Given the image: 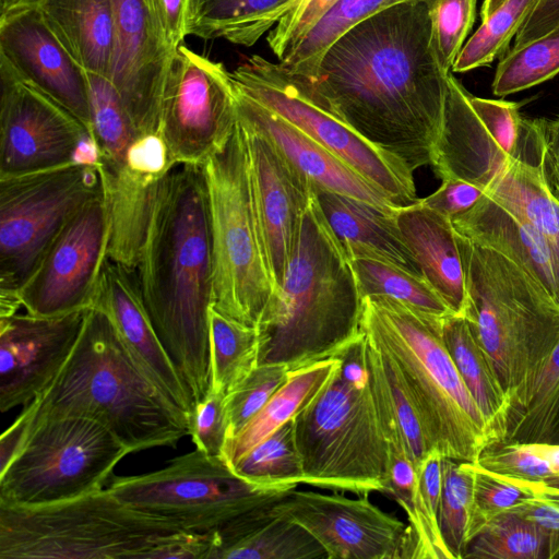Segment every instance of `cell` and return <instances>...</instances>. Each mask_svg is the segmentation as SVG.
Returning <instances> with one entry per match:
<instances>
[{
	"mask_svg": "<svg viewBox=\"0 0 559 559\" xmlns=\"http://www.w3.org/2000/svg\"><path fill=\"white\" fill-rule=\"evenodd\" d=\"M445 318L383 296L361 299V332L395 364L433 449L476 463L495 441L442 336Z\"/></svg>",
	"mask_w": 559,
	"mask_h": 559,
	"instance_id": "cell-6",
	"label": "cell"
},
{
	"mask_svg": "<svg viewBox=\"0 0 559 559\" xmlns=\"http://www.w3.org/2000/svg\"><path fill=\"white\" fill-rule=\"evenodd\" d=\"M115 41L109 80L140 135L158 133L160 100L175 55L155 0H110Z\"/></svg>",
	"mask_w": 559,
	"mask_h": 559,
	"instance_id": "cell-19",
	"label": "cell"
},
{
	"mask_svg": "<svg viewBox=\"0 0 559 559\" xmlns=\"http://www.w3.org/2000/svg\"><path fill=\"white\" fill-rule=\"evenodd\" d=\"M537 483L546 488L559 491V475L548 477V478L537 481Z\"/></svg>",
	"mask_w": 559,
	"mask_h": 559,
	"instance_id": "cell-62",
	"label": "cell"
},
{
	"mask_svg": "<svg viewBox=\"0 0 559 559\" xmlns=\"http://www.w3.org/2000/svg\"><path fill=\"white\" fill-rule=\"evenodd\" d=\"M297 0H186L185 35L251 47Z\"/></svg>",
	"mask_w": 559,
	"mask_h": 559,
	"instance_id": "cell-31",
	"label": "cell"
},
{
	"mask_svg": "<svg viewBox=\"0 0 559 559\" xmlns=\"http://www.w3.org/2000/svg\"><path fill=\"white\" fill-rule=\"evenodd\" d=\"M134 272L151 322L195 405L211 392L213 260L202 165L176 164L157 182Z\"/></svg>",
	"mask_w": 559,
	"mask_h": 559,
	"instance_id": "cell-2",
	"label": "cell"
},
{
	"mask_svg": "<svg viewBox=\"0 0 559 559\" xmlns=\"http://www.w3.org/2000/svg\"><path fill=\"white\" fill-rule=\"evenodd\" d=\"M559 419V343L536 380L527 403L503 440L543 442Z\"/></svg>",
	"mask_w": 559,
	"mask_h": 559,
	"instance_id": "cell-45",
	"label": "cell"
},
{
	"mask_svg": "<svg viewBox=\"0 0 559 559\" xmlns=\"http://www.w3.org/2000/svg\"><path fill=\"white\" fill-rule=\"evenodd\" d=\"M449 73L431 44L426 2H411L381 10L345 32L311 80L287 74L316 105L414 173L431 166Z\"/></svg>",
	"mask_w": 559,
	"mask_h": 559,
	"instance_id": "cell-1",
	"label": "cell"
},
{
	"mask_svg": "<svg viewBox=\"0 0 559 559\" xmlns=\"http://www.w3.org/2000/svg\"><path fill=\"white\" fill-rule=\"evenodd\" d=\"M33 416L96 420L131 452L176 447L188 416L138 366L109 318L91 307L79 340L49 385L31 403Z\"/></svg>",
	"mask_w": 559,
	"mask_h": 559,
	"instance_id": "cell-4",
	"label": "cell"
},
{
	"mask_svg": "<svg viewBox=\"0 0 559 559\" xmlns=\"http://www.w3.org/2000/svg\"><path fill=\"white\" fill-rule=\"evenodd\" d=\"M476 464L495 474L527 481H540L555 475L534 442L493 441L484 448Z\"/></svg>",
	"mask_w": 559,
	"mask_h": 559,
	"instance_id": "cell-49",
	"label": "cell"
},
{
	"mask_svg": "<svg viewBox=\"0 0 559 559\" xmlns=\"http://www.w3.org/2000/svg\"><path fill=\"white\" fill-rule=\"evenodd\" d=\"M534 523L547 537L549 559L559 556V504L540 495L510 509Z\"/></svg>",
	"mask_w": 559,
	"mask_h": 559,
	"instance_id": "cell-55",
	"label": "cell"
},
{
	"mask_svg": "<svg viewBox=\"0 0 559 559\" xmlns=\"http://www.w3.org/2000/svg\"><path fill=\"white\" fill-rule=\"evenodd\" d=\"M543 442L559 443V419L554 425Z\"/></svg>",
	"mask_w": 559,
	"mask_h": 559,
	"instance_id": "cell-63",
	"label": "cell"
},
{
	"mask_svg": "<svg viewBox=\"0 0 559 559\" xmlns=\"http://www.w3.org/2000/svg\"><path fill=\"white\" fill-rule=\"evenodd\" d=\"M293 419L240 456L230 466L234 473L252 485L266 488L302 484L304 469Z\"/></svg>",
	"mask_w": 559,
	"mask_h": 559,
	"instance_id": "cell-40",
	"label": "cell"
},
{
	"mask_svg": "<svg viewBox=\"0 0 559 559\" xmlns=\"http://www.w3.org/2000/svg\"><path fill=\"white\" fill-rule=\"evenodd\" d=\"M549 559L546 535L513 510L491 519L468 543L463 559Z\"/></svg>",
	"mask_w": 559,
	"mask_h": 559,
	"instance_id": "cell-41",
	"label": "cell"
},
{
	"mask_svg": "<svg viewBox=\"0 0 559 559\" xmlns=\"http://www.w3.org/2000/svg\"><path fill=\"white\" fill-rule=\"evenodd\" d=\"M477 0H426L431 44L440 67L451 72L475 16Z\"/></svg>",
	"mask_w": 559,
	"mask_h": 559,
	"instance_id": "cell-47",
	"label": "cell"
},
{
	"mask_svg": "<svg viewBox=\"0 0 559 559\" xmlns=\"http://www.w3.org/2000/svg\"><path fill=\"white\" fill-rule=\"evenodd\" d=\"M522 126L542 181L559 203V116L554 119L523 118Z\"/></svg>",
	"mask_w": 559,
	"mask_h": 559,
	"instance_id": "cell-50",
	"label": "cell"
},
{
	"mask_svg": "<svg viewBox=\"0 0 559 559\" xmlns=\"http://www.w3.org/2000/svg\"><path fill=\"white\" fill-rule=\"evenodd\" d=\"M536 450L549 462L555 475H559V443L534 442ZM554 475V476H555Z\"/></svg>",
	"mask_w": 559,
	"mask_h": 559,
	"instance_id": "cell-60",
	"label": "cell"
},
{
	"mask_svg": "<svg viewBox=\"0 0 559 559\" xmlns=\"http://www.w3.org/2000/svg\"><path fill=\"white\" fill-rule=\"evenodd\" d=\"M109 231L108 212L100 195L69 221L19 290L26 312L57 317L91 308L108 259Z\"/></svg>",
	"mask_w": 559,
	"mask_h": 559,
	"instance_id": "cell-17",
	"label": "cell"
},
{
	"mask_svg": "<svg viewBox=\"0 0 559 559\" xmlns=\"http://www.w3.org/2000/svg\"><path fill=\"white\" fill-rule=\"evenodd\" d=\"M36 10L85 73L109 79L115 41L110 0H43Z\"/></svg>",
	"mask_w": 559,
	"mask_h": 559,
	"instance_id": "cell-29",
	"label": "cell"
},
{
	"mask_svg": "<svg viewBox=\"0 0 559 559\" xmlns=\"http://www.w3.org/2000/svg\"><path fill=\"white\" fill-rule=\"evenodd\" d=\"M473 469L474 484L467 531L468 543L491 519L534 497L523 480L495 474L476 463H473Z\"/></svg>",
	"mask_w": 559,
	"mask_h": 559,
	"instance_id": "cell-46",
	"label": "cell"
},
{
	"mask_svg": "<svg viewBox=\"0 0 559 559\" xmlns=\"http://www.w3.org/2000/svg\"><path fill=\"white\" fill-rule=\"evenodd\" d=\"M87 309L57 317L0 318V411L27 405L55 379L81 334Z\"/></svg>",
	"mask_w": 559,
	"mask_h": 559,
	"instance_id": "cell-21",
	"label": "cell"
},
{
	"mask_svg": "<svg viewBox=\"0 0 559 559\" xmlns=\"http://www.w3.org/2000/svg\"><path fill=\"white\" fill-rule=\"evenodd\" d=\"M559 25V0H539L515 34L514 46L540 37Z\"/></svg>",
	"mask_w": 559,
	"mask_h": 559,
	"instance_id": "cell-56",
	"label": "cell"
},
{
	"mask_svg": "<svg viewBox=\"0 0 559 559\" xmlns=\"http://www.w3.org/2000/svg\"><path fill=\"white\" fill-rule=\"evenodd\" d=\"M350 262L361 299L383 296L430 317L443 319L454 314L424 276L374 259H352Z\"/></svg>",
	"mask_w": 559,
	"mask_h": 559,
	"instance_id": "cell-38",
	"label": "cell"
},
{
	"mask_svg": "<svg viewBox=\"0 0 559 559\" xmlns=\"http://www.w3.org/2000/svg\"><path fill=\"white\" fill-rule=\"evenodd\" d=\"M384 493L393 497L407 515L404 559H453L421 497L418 473L406 453L389 444Z\"/></svg>",
	"mask_w": 559,
	"mask_h": 559,
	"instance_id": "cell-35",
	"label": "cell"
},
{
	"mask_svg": "<svg viewBox=\"0 0 559 559\" xmlns=\"http://www.w3.org/2000/svg\"><path fill=\"white\" fill-rule=\"evenodd\" d=\"M365 335V334H364ZM365 361L378 417L389 444L403 450L418 469L433 448L390 356L365 335Z\"/></svg>",
	"mask_w": 559,
	"mask_h": 559,
	"instance_id": "cell-30",
	"label": "cell"
},
{
	"mask_svg": "<svg viewBox=\"0 0 559 559\" xmlns=\"http://www.w3.org/2000/svg\"><path fill=\"white\" fill-rule=\"evenodd\" d=\"M384 1L338 0L278 63L290 76L300 81L311 80L328 48L356 24L381 11Z\"/></svg>",
	"mask_w": 559,
	"mask_h": 559,
	"instance_id": "cell-39",
	"label": "cell"
},
{
	"mask_svg": "<svg viewBox=\"0 0 559 559\" xmlns=\"http://www.w3.org/2000/svg\"><path fill=\"white\" fill-rule=\"evenodd\" d=\"M130 453L96 420L72 415L34 417L32 412L22 445L0 471V506H46L100 490Z\"/></svg>",
	"mask_w": 559,
	"mask_h": 559,
	"instance_id": "cell-10",
	"label": "cell"
},
{
	"mask_svg": "<svg viewBox=\"0 0 559 559\" xmlns=\"http://www.w3.org/2000/svg\"><path fill=\"white\" fill-rule=\"evenodd\" d=\"M520 104L474 96L448 75L443 121L431 167L441 180L457 178L486 190L492 177L519 156Z\"/></svg>",
	"mask_w": 559,
	"mask_h": 559,
	"instance_id": "cell-15",
	"label": "cell"
},
{
	"mask_svg": "<svg viewBox=\"0 0 559 559\" xmlns=\"http://www.w3.org/2000/svg\"><path fill=\"white\" fill-rule=\"evenodd\" d=\"M0 55L24 79L70 111L91 134L87 75L56 40L37 10L0 22Z\"/></svg>",
	"mask_w": 559,
	"mask_h": 559,
	"instance_id": "cell-23",
	"label": "cell"
},
{
	"mask_svg": "<svg viewBox=\"0 0 559 559\" xmlns=\"http://www.w3.org/2000/svg\"><path fill=\"white\" fill-rule=\"evenodd\" d=\"M313 186V185H312ZM320 209L349 259H374L423 276L405 245L394 211L313 186Z\"/></svg>",
	"mask_w": 559,
	"mask_h": 559,
	"instance_id": "cell-28",
	"label": "cell"
},
{
	"mask_svg": "<svg viewBox=\"0 0 559 559\" xmlns=\"http://www.w3.org/2000/svg\"><path fill=\"white\" fill-rule=\"evenodd\" d=\"M86 75L96 164L102 171L117 173L127 166L129 151L140 134L110 80L93 73Z\"/></svg>",
	"mask_w": 559,
	"mask_h": 559,
	"instance_id": "cell-36",
	"label": "cell"
},
{
	"mask_svg": "<svg viewBox=\"0 0 559 559\" xmlns=\"http://www.w3.org/2000/svg\"><path fill=\"white\" fill-rule=\"evenodd\" d=\"M455 235L466 289L463 317L509 399L506 435L559 343V302L502 253Z\"/></svg>",
	"mask_w": 559,
	"mask_h": 559,
	"instance_id": "cell-5",
	"label": "cell"
},
{
	"mask_svg": "<svg viewBox=\"0 0 559 559\" xmlns=\"http://www.w3.org/2000/svg\"><path fill=\"white\" fill-rule=\"evenodd\" d=\"M225 396L223 393L211 391L188 415L189 436L195 449L222 459L228 439Z\"/></svg>",
	"mask_w": 559,
	"mask_h": 559,
	"instance_id": "cell-51",
	"label": "cell"
},
{
	"mask_svg": "<svg viewBox=\"0 0 559 559\" xmlns=\"http://www.w3.org/2000/svg\"><path fill=\"white\" fill-rule=\"evenodd\" d=\"M559 73V25L524 45L507 51L491 84L504 97L552 79Z\"/></svg>",
	"mask_w": 559,
	"mask_h": 559,
	"instance_id": "cell-42",
	"label": "cell"
},
{
	"mask_svg": "<svg viewBox=\"0 0 559 559\" xmlns=\"http://www.w3.org/2000/svg\"><path fill=\"white\" fill-rule=\"evenodd\" d=\"M337 1L297 0L266 37L277 60L283 61Z\"/></svg>",
	"mask_w": 559,
	"mask_h": 559,
	"instance_id": "cell-52",
	"label": "cell"
},
{
	"mask_svg": "<svg viewBox=\"0 0 559 559\" xmlns=\"http://www.w3.org/2000/svg\"><path fill=\"white\" fill-rule=\"evenodd\" d=\"M238 119L247 143L252 200L263 252L277 290L297 243L313 186L263 131L239 116Z\"/></svg>",
	"mask_w": 559,
	"mask_h": 559,
	"instance_id": "cell-20",
	"label": "cell"
},
{
	"mask_svg": "<svg viewBox=\"0 0 559 559\" xmlns=\"http://www.w3.org/2000/svg\"><path fill=\"white\" fill-rule=\"evenodd\" d=\"M473 463L443 459L439 526L453 559H463L473 500Z\"/></svg>",
	"mask_w": 559,
	"mask_h": 559,
	"instance_id": "cell-44",
	"label": "cell"
},
{
	"mask_svg": "<svg viewBox=\"0 0 559 559\" xmlns=\"http://www.w3.org/2000/svg\"><path fill=\"white\" fill-rule=\"evenodd\" d=\"M508 0H484L480 11L481 21L489 17L496 10H498Z\"/></svg>",
	"mask_w": 559,
	"mask_h": 559,
	"instance_id": "cell-61",
	"label": "cell"
},
{
	"mask_svg": "<svg viewBox=\"0 0 559 559\" xmlns=\"http://www.w3.org/2000/svg\"><path fill=\"white\" fill-rule=\"evenodd\" d=\"M289 371L286 365H259L225 396L228 439L236 436L263 408L286 382Z\"/></svg>",
	"mask_w": 559,
	"mask_h": 559,
	"instance_id": "cell-48",
	"label": "cell"
},
{
	"mask_svg": "<svg viewBox=\"0 0 559 559\" xmlns=\"http://www.w3.org/2000/svg\"><path fill=\"white\" fill-rule=\"evenodd\" d=\"M32 420L29 405H24L21 414L0 437V471L14 457L22 445Z\"/></svg>",
	"mask_w": 559,
	"mask_h": 559,
	"instance_id": "cell-58",
	"label": "cell"
},
{
	"mask_svg": "<svg viewBox=\"0 0 559 559\" xmlns=\"http://www.w3.org/2000/svg\"><path fill=\"white\" fill-rule=\"evenodd\" d=\"M451 221L459 235L512 260L559 302V272L552 255L524 219L485 193L473 207Z\"/></svg>",
	"mask_w": 559,
	"mask_h": 559,
	"instance_id": "cell-25",
	"label": "cell"
},
{
	"mask_svg": "<svg viewBox=\"0 0 559 559\" xmlns=\"http://www.w3.org/2000/svg\"><path fill=\"white\" fill-rule=\"evenodd\" d=\"M539 0H508L489 17L462 47L451 71L457 73L489 66L506 52L510 40Z\"/></svg>",
	"mask_w": 559,
	"mask_h": 559,
	"instance_id": "cell-43",
	"label": "cell"
},
{
	"mask_svg": "<svg viewBox=\"0 0 559 559\" xmlns=\"http://www.w3.org/2000/svg\"><path fill=\"white\" fill-rule=\"evenodd\" d=\"M213 260V304L257 326L274 294L253 206L247 143L239 119L204 162Z\"/></svg>",
	"mask_w": 559,
	"mask_h": 559,
	"instance_id": "cell-9",
	"label": "cell"
},
{
	"mask_svg": "<svg viewBox=\"0 0 559 559\" xmlns=\"http://www.w3.org/2000/svg\"><path fill=\"white\" fill-rule=\"evenodd\" d=\"M393 217L423 276L454 314L463 316L465 280L452 221L419 200L397 207Z\"/></svg>",
	"mask_w": 559,
	"mask_h": 559,
	"instance_id": "cell-26",
	"label": "cell"
},
{
	"mask_svg": "<svg viewBox=\"0 0 559 559\" xmlns=\"http://www.w3.org/2000/svg\"><path fill=\"white\" fill-rule=\"evenodd\" d=\"M185 1L155 0L167 46L174 53L186 37Z\"/></svg>",
	"mask_w": 559,
	"mask_h": 559,
	"instance_id": "cell-57",
	"label": "cell"
},
{
	"mask_svg": "<svg viewBox=\"0 0 559 559\" xmlns=\"http://www.w3.org/2000/svg\"><path fill=\"white\" fill-rule=\"evenodd\" d=\"M43 0H0V22L36 10Z\"/></svg>",
	"mask_w": 559,
	"mask_h": 559,
	"instance_id": "cell-59",
	"label": "cell"
},
{
	"mask_svg": "<svg viewBox=\"0 0 559 559\" xmlns=\"http://www.w3.org/2000/svg\"><path fill=\"white\" fill-rule=\"evenodd\" d=\"M365 335L341 361L294 421L302 484L358 496L384 492L389 442L382 430L365 361Z\"/></svg>",
	"mask_w": 559,
	"mask_h": 559,
	"instance_id": "cell-7",
	"label": "cell"
},
{
	"mask_svg": "<svg viewBox=\"0 0 559 559\" xmlns=\"http://www.w3.org/2000/svg\"><path fill=\"white\" fill-rule=\"evenodd\" d=\"M411 2H426V0H385L382 5V10L393 7V5L401 4V3H411Z\"/></svg>",
	"mask_w": 559,
	"mask_h": 559,
	"instance_id": "cell-64",
	"label": "cell"
},
{
	"mask_svg": "<svg viewBox=\"0 0 559 559\" xmlns=\"http://www.w3.org/2000/svg\"><path fill=\"white\" fill-rule=\"evenodd\" d=\"M133 273L107 259L92 307L106 313L138 366L188 416L194 406L191 392L151 322Z\"/></svg>",
	"mask_w": 559,
	"mask_h": 559,
	"instance_id": "cell-22",
	"label": "cell"
},
{
	"mask_svg": "<svg viewBox=\"0 0 559 559\" xmlns=\"http://www.w3.org/2000/svg\"><path fill=\"white\" fill-rule=\"evenodd\" d=\"M485 193L531 225L559 272V203L546 190L535 163L512 157L492 177Z\"/></svg>",
	"mask_w": 559,
	"mask_h": 559,
	"instance_id": "cell-33",
	"label": "cell"
},
{
	"mask_svg": "<svg viewBox=\"0 0 559 559\" xmlns=\"http://www.w3.org/2000/svg\"><path fill=\"white\" fill-rule=\"evenodd\" d=\"M485 194V189L469 181L449 178L430 195L419 199L429 209L452 219L473 207Z\"/></svg>",
	"mask_w": 559,
	"mask_h": 559,
	"instance_id": "cell-53",
	"label": "cell"
},
{
	"mask_svg": "<svg viewBox=\"0 0 559 559\" xmlns=\"http://www.w3.org/2000/svg\"><path fill=\"white\" fill-rule=\"evenodd\" d=\"M234 93L238 116L263 131L314 187L359 199L385 211L400 207L293 123L235 87Z\"/></svg>",
	"mask_w": 559,
	"mask_h": 559,
	"instance_id": "cell-24",
	"label": "cell"
},
{
	"mask_svg": "<svg viewBox=\"0 0 559 559\" xmlns=\"http://www.w3.org/2000/svg\"><path fill=\"white\" fill-rule=\"evenodd\" d=\"M296 487L252 485L222 457L195 449L158 471L115 476L106 488L138 510L169 519L186 531L207 533L243 512L278 501Z\"/></svg>",
	"mask_w": 559,
	"mask_h": 559,
	"instance_id": "cell-12",
	"label": "cell"
},
{
	"mask_svg": "<svg viewBox=\"0 0 559 559\" xmlns=\"http://www.w3.org/2000/svg\"><path fill=\"white\" fill-rule=\"evenodd\" d=\"M360 319L350 259L313 191L283 283L257 325L259 365L294 370L337 356L361 334Z\"/></svg>",
	"mask_w": 559,
	"mask_h": 559,
	"instance_id": "cell-3",
	"label": "cell"
},
{
	"mask_svg": "<svg viewBox=\"0 0 559 559\" xmlns=\"http://www.w3.org/2000/svg\"><path fill=\"white\" fill-rule=\"evenodd\" d=\"M442 336L466 388L480 408L495 441L502 440L509 412V399L491 359L463 316L447 317L442 324Z\"/></svg>",
	"mask_w": 559,
	"mask_h": 559,
	"instance_id": "cell-34",
	"label": "cell"
},
{
	"mask_svg": "<svg viewBox=\"0 0 559 559\" xmlns=\"http://www.w3.org/2000/svg\"><path fill=\"white\" fill-rule=\"evenodd\" d=\"M209 533L179 531L164 535L144 559H207Z\"/></svg>",
	"mask_w": 559,
	"mask_h": 559,
	"instance_id": "cell-54",
	"label": "cell"
},
{
	"mask_svg": "<svg viewBox=\"0 0 559 559\" xmlns=\"http://www.w3.org/2000/svg\"><path fill=\"white\" fill-rule=\"evenodd\" d=\"M340 356L290 370L286 382L263 408L226 442L223 460L231 466L240 456L299 414L324 388Z\"/></svg>",
	"mask_w": 559,
	"mask_h": 559,
	"instance_id": "cell-32",
	"label": "cell"
},
{
	"mask_svg": "<svg viewBox=\"0 0 559 559\" xmlns=\"http://www.w3.org/2000/svg\"><path fill=\"white\" fill-rule=\"evenodd\" d=\"M0 177L74 162L87 129L0 55Z\"/></svg>",
	"mask_w": 559,
	"mask_h": 559,
	"instance_id": "cell-16",
	"label": "cell"
},
{
	"mask_svg": "<svg viewBox=\"0 0 559 559\" xmlns=\"http://www.w3.org/2000/svg\"><path fill=\"white\" fill-rule=\"evenodd\" d=\"M238 120L230 71L183 44L171 58L160 100L158 134L175 164L203 165Z\"/></svg>",
	"mask_w": 559,
	"mask_h": 559,
	"instance_id": "cell-14",
	"label": "cell"
},
{
	"mask_svg": "<svg viewBox=\"0 0 559 559\" xmlns=\"http://www.w3.org/2000/svg\"><path fill=\"white\" fill-rule=\"evenodd\" d=\"M211 391L227 395L258 366L260 334L248 325L210 309Z\"/></svg>",
	"mask_w": 559,
	"mask_h": 559,
	"instance_id": "cell-37",
	"label": "cell"
},
{
	"mask_svg": "<svg viewBox=\"0 0 559 559\" xmlns=\"http://www.w3.org/2000/svg\"><path fill=\"white\" fill-rule=\"evenodd\" d=\"M100 195L97 164L0 177V295H17L69 221Z\"/></svg>",
	"mask_w": 559,
	"mask_h": 559,
	"instance_id": "cell-11",
	"label": "cell"
},
{
	"mask_svg": "<svg viewBox=\"0 0 559 559\" xmlns=\"http://www.w3.org/2000/svg\"><path fill=\"white\" fill-rule=\"evenodd\" d=\"M271 509L311 534L328 559H404L407 524L368 495L348 498L294 488Z\"/></svg>",
	"mask_w": 559,
	"mask_h": 559,
	"instance_id": "cell-18",
	"label": "cell"
},
{
	"mask_svg": "<svg viewBox=\"0 0 559 559\" xmlns=\"http://www.w3.org/2000/svg\"><path fill=\"white\" fill-rule=\"evenodd\" d=\"M179 531L186 530L103 488L52 504L0 506V559H144Z\"/></svg>",
	"mask_w": 559,
	"mask_h": 559,
	"instance_id": "cell-8",
	"label": "cell"
},
{
	"mask_svg": "<svg viewBox=\"0 0 559 559\" xmlns=\"http://www.w3.org/2000/svg\"><path fill=\"white\" fill-rule=\"evenodd\" d=\"M257 507L207 532V559H328L317 539L296 522Z\"/></svg>",
	"mask_w": 559,
	"mask_h": 559,
	"instance_id": "cell-27",
	"label": "cell"
},
{
	"mask_svg": "<svg viewBox=\"0 0 559 559\" xmlns=\"http://www.w3.org/2000/svg\"><path fill=\"white\" fill-rule=\"evenodd\" d=\"M236 90L293 123L333 153L397 206L417 202L414 173L316 105L277 62L253 55L230 71Z\"/></svg>",
	"mask_w": 559,
	"mask_h": 559,
	"instance_id": "cell-13",
	"label": "cell"
}]
</instances>
